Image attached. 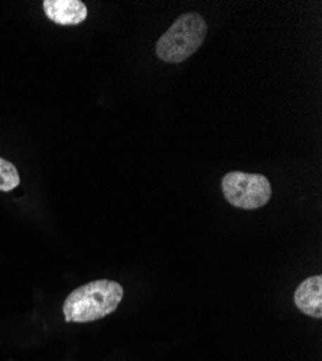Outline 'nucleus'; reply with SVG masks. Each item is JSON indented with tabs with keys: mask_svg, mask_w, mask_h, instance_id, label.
Instances as JSON below:
<instances>
[{
	"mask_svg": "<svg viewBox=\"0 0 322 361\" xmlns=\"http://www.w3.org/2000/svg\"><path fill=\"white\" fill-rule=\"evenodd\" d=\"M125 290L120 283L100 279L73 290L64 302L67 322H92L113 314L120 305Z\"/></svg>",
	"mask_w": 322,
	"mask_h": 361,
	"instance_id": "1",
	"label": "nucleus"
},
{
	"mask_svg": "<svg viewBox=\"0 0 322 361\" xmlns=\"http://www.w3.org/2000/svg\"><path fill=\"white\" fill-rule=\"evenodd\" d=\"M209 32L207 22L198 13H185L172 23L156 44V55L163 63L178 64L198 51Z\"/></svg>",
	"mask_w": 322,
	"mask_h": 361,
	"instance_id": "2",
	"label": "nucleus"
},
{
	"mask_svg": "<svg viewBox=\"0 0 322 361\" xmlns=\"http://www.w3.org/2000/svg\"><path fill=\"white\" fill-rule=\"evenodd\" d=\"M221 191L225 200L237 208L256 209L266 205L272 197V185L266 176L233 171L221 179Z\"/></svg>",
	"mask_w": 322,
	"mask_h": 361,
	"instance_id": "3",
	"label": "nucleus"
},
{
	"mask_svg": "<svg viewBox=\"0 0 322 361\" xmlns=\"http://www.w3.org/2000/svg\"><path fill=\"white\" fill-rule=\"evenodd\" d=\"M44 12L49 20L61 26L80 25L87 19V6L80 0H45Z\"/></svg>",
	"mask_w": 322,
	"mask_h": 361,
	"instance_id": "4",
	"label": "nucleus"
},
{
	"mask_svg": "<svg viewBox=\"0 0 322 361\" xmlns=\"http://www.w3.org/2000/svg\"><path fill=\"white\" fill-rule=\"evenodd\" d=\"M294 300L297 308L314 318H322V276L306 278L295 290Z\"/></svg>",
	"mask_w": 322,
	"mask_h": 361,
	"instance_id": "5",
	"label": "nucleus"
},
{
	"mask_svg": "<svg viewBox=\"0 0 322 361\" xmlns=\"http://www.w3.org/2000/svg\"><path fill=\"white\" fill-rule=\"evenodd\" d=\"M19 184L20 176L16 166L12 162L0 158V191L9 192L19 187Z\"/></svg>",
	"mask_w": 322,
	"mask_h": 361,
	"instance_id": "6",
	"label": "nucleus"
}]
</instances>
